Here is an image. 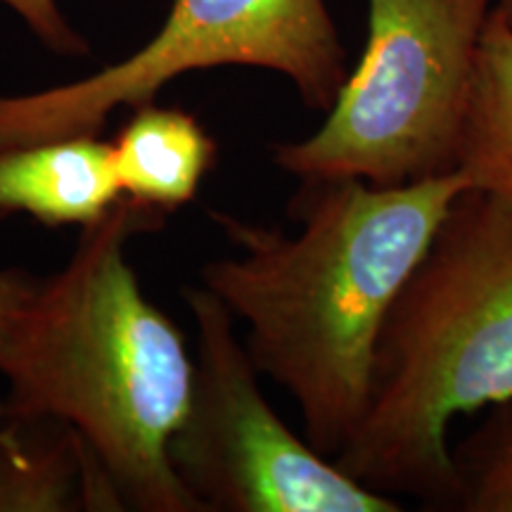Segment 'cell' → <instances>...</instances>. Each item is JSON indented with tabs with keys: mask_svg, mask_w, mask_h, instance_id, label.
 Segmentation results:
<instances>
[{
	"mask_svg": "<svg viewBox=\"0 0 512 512\" xmlns=\"http://www.w3.org/2000/svg\"><path fill=\"white\" fill-rule=\"evenodd\" d=\"M169 216L119 200L81 228L72 256L0 332L5 406L72 427L121 508L202 512L171 465L190 408L195 354L145 297L126 249Z\"/></svg>",
	"mask_w": 512,
	"mask_h": 512,
	"instance_id": "cell-2",
	"label": "cell"
},
{
	"mask_svg": "<svg viewBox=\"0 0 512 512\" xmlns=\"http://www.w3.org/2000/svg\"><path fill=\"white\" fill-rule=\"evenodd\" d=\"M119 200L110 143L100 136L0 147V219L88 228Z\"/></svg>",
	"mask_w": 512,
	"mask_h": 512,
	"instance_id": "cell-7",
	"label": "cell"
},
{
	"mask_svg": "<svg viewBox=\"0 0 512 512\" xmlns=\"http://www.w3.org/2000/svg\"><path fill=\"white\" fill-rule=\"evenodd\" d=\"M458 512H512V399L496 403L477 430L451 446Z\"/></svg>",
	"mask_w": 512,
	"mask_h": 512,
	"instance_id": "cell-11",
	"label": "cell"
},
{
	"mask_svg": "<svg viewBox=\"0 0 512 512\" xmlns=\"http://www.w3.org/2000/svg\"><path fill=\"white\" fill-rule=\"evenodd\" d=\"M494 12L512 29V0H496Z\"/></svg>",
	"mask_w": 512,
	"mask_h": 512,
	"instance_id": "cell-14",
	"label": "cell"
},
{
	"mask_svg": "<svg viewBox=\"0 0 512 512\" xmlns=\"http://www.w3.org/2000/svg\"><path fill=\"white\" fill-rule=\"evenodd\" d=\"M214 67L285 76L309 110L328 112L347 79V53L325 0H174L157 34L86 79L0 95V147L100 136L119 107L155 102L166 83Z\"/></svg>",
	"mask_w": 512,
	"mask_h": 512,
	"instance_id": "cell-5",
	"label": "cell"
},
{
	"mask_svg": "<svg viewBox=\"0 0 512 512\" xmlns=\"http://www.w3.org/2000/svg\"><path fill=\"white\" fill-rule=\"evenodd\" d=\"M110 152L121 200L169 216L195 200L219 150L195 114L147 102L124 121Z\"/></svg>",
	"mask_w": 512,
	"mask_h": 512,
	"instance_id": "cell-9",
	"label": "cell"
},
{
	"mask_svg": "<svg viewBox=\"0 0 512 512\" xmlns=\"http://www.w3.org/2000/svg\"><path fill=\"white\" fill-rule=\"evenodd\" d=\"M195 320V382L171 439V465L202 512H399L335 460L299 439L259 387L235 316L207 287H188Z\"/></svg>",
	"mask_w": 512,
	"mask_h": 512,
	"instance_id": "cell-6",
	"label": "cell"
},
{
	"mask_svg": "<svg viewBox=\"0 0 512 512\" xmlns=\"http://www.w3.org/2000/svg\"><path fill=\"white\" fill-rule=\"evenodd\" d=\"M36 283L38 278L34 275L15 271V268H0V332L31 297Z\"/></svg>",
	"mask_w": 512,
	"mask_h": 512,
	"instance_id": "cell-13",
	"label": "cell"
},
{
	"mask_svg": "<svg viewBox=\"0 0 512 512\" xmlns=\"http://www.w3.org/2000/svg\"><path fill=\"white\" fill-rule=\"evenodd\" d=\"M458 171L470 188L512 200V29L496 12L479 43Z\"/></svg>",
	"mask_w": 512,
	"mask_h": 512,
	"instance_id": "cell-10",
	"label": "cell"
},
{
	"mask_svg": "<svg viewBox=\"0 0 512 512\" xmlns=\"http://www.w3.org/2000/svg\"><path fill=\"white\" fill-rule=\"evenodd\" d=\"M496 0H370L368 43L323 126L273 145L302 183L396 188L458 171L479 43Z\"/></svg>",
	"mask_w": 512,
	"mask_h": 512,
	"instance_id": "cell-4",
	"label": "cell"
},
{
	"mask_svg": "<svg viewBox=\"0 0 512 512\" xmlns=\"http://www.w3.org/2000/svg\"><path fill=\"white\" fill-rule=\"evenodd\" d=\"M467 188L460 171L396 188L302 183L297 235L211 211L238 254L209 261L202 285L247 325L256 370L292 396L325 458L366 418L387 313Z\"/></svg>",
	"mask_w": 512,
	"mask_h": 512,
	"instance_id": "cell-1",
	"label": "cell"
},
{
	"mask_svg": "<svg viewBox=\"0 0 512 512\" xmlns=\"http://www.w3.org/2000/svg\"><path fill=\"white\" fill-rule=\"evenodd\" d=\"M510 399L512 200L467 188L396 294L366 418L335 463L377 494L453 510L448 427Z\"/></svg>",
	"mask_w": 512,
	"mask_h": 512,
	"instance_id": "cell-3",
	"label": "cell"
},
{
	"mask_svg": "<svg viewBox=\"0 0 512 512\" xmlns=\"http://www.w3.org/2000/svg\"><path fill=\"white\" fill-rule=\"evenodd\" d=\"M27 24V29L48 50L60 55H83L88 50L86 41L67 22L60 8V0H0Z\"/></svg>",
	"mask_w": 512,
	"mask_h": 512,
	"instance_id": "cell-12",
	"label": "cell"
},
{
	"mask_svg": "<svg viewBox=\"0 0 512 512\" xmlns=\"http://www.w3.org/2000/svg\"><path fill=\"white\" fill-rule=\"evenodd\" d=\"M124 510L72 427L0 401V512Z\"/></svg>",
	"mask_w": 512,
	"mask_h": 512,
	"instance_id": "cell-8",
	"label": "cell"
}]
</instances>
